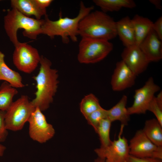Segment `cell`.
Masks as SVG:
<instances>
[{
    "label": "cell",
    "instance_id": "8992f818",
    "mask_svg": "<svg viewBox=\"0 0 162 162\" xmlns=\"http://www.w3.org/2000/svg\"><path fill=\"white\" fill-rule=\"evenodd\" d=\"M35 108L28 96L21 95L5 111V122L7 129L13 131L21 130Z\"/></svg>",
    "mask_w": 162,
    "mask_h": 162
},
{
    "label": "cell",
    "instance_id": "5bb4252c",
    "mask_svg": "<svg viewBox=\"0 0 162 162\" xmlns=\"http://www.w3.org/2000/svg\"><path fill=\"white\" fill-rule=\"evenodd\" d=\"M161 41L152 28L139 46L150 62H158L162 59Z\"/></svg>",
    "mask_w": 162,
    "mask_h": 162
},
{
    "label": "cell",
    "instance_id": "52a82bcc",
    "mask_svg": "<svg viewBox=\"0 0 162 162\" xmlns=\"http://www.w3.org/2000/svg\"><path fill=\"white\" fill-rule=\"evenodd\" d=\"M13 62L19 70L31 74L40 63L41 56L37 49L26 43H20L15 46Z\"/></svg>",
    "mask_w": 162,
    "mask_h": 162
},
{
    "label": "cell",
    "instance_id": "484cf974",
    "mask_svg": "<svg viewBox=\"0 0 162 162\" xmlns=\"http://www.w3.org/2000/svg\"><path fill=\"white\" fill-rule=\"evenodd\" d=\"M148 111L152 112L155 116L156 119L162 126V108L157 104L154 97L150 103Z\"/></svg>",
    "mask_w": 162,
    "mask_h": 162
},
{
    "label": "cell",
    "instance_id": "7402d4cb",
    "mask_svg": "<svg viewBox=\"0 0 162 162\" xmlns=\"http://www.w3.org/2000/svg\"><path fill=\"white\" fill-rule=\"evenodd\" d=\"M18 93L16 88L4 81L0 86V110L6 111L12 103L15 95Z\"/></svg>",
    "mask_w": 162,
    "mask_h": 162
},
{
    "label": "cell",
    "instance_id": "603a6c76",
    "mask_svg": "<svg viewBox=\"0 0 162 162\" xmlns=\"http://www.w3.org/2000/svg\"><path fill=\"white\" fill-rule=\"evenodd\" d=\"M101 107L98 99L91 93L85 96L80 104V111L86 119L91 113Z\"/></svg>",
    "mask_w": 162,
    "mask_h": 162
},
{
    "label": "cell",
    "instance_id": "2e32d148",
    "mask_svg": "<svg viewBox=\"0 0 162 162\" xmlns=\"http://www.w3.org/2000/svg\"><path fill=\"white\" fill-rule=\"evenodd\" d=\"M10 4L12 8L28 17L34 16L36 19L40 20L43 16L47 15L46 10L40 8L34 0H11Z\"/></svg>",
    "mask_w": 162,
    "mask_h": 162
},
{
    "label": "cell",
    "instance_id": "1f68e13d",
    "mask_svg": "<svg viewBox=\"0 0 162 162\" xmlns=\"http://www.w3.org/2000/svg\"><path fill=\"white\" fill-rule=\"evenodd\" d=\"M156 100L160 107L162 108V92L160 91L157 96L155 97Z\"/></svg>",
    "mask_w": 162,
    "mask_h": 162
},
{
    "label": "cell",
    "instance_id": "836d02e7",
    "mask_svg": "<svg viewBox=\"0 0 162 162\" xmlns=\"http://www.w3.org/2000/svg\"><path fill=\"white\" fill-rule=\"evenodd\" d=\"M94 162H105V160L104 159L98 157L94 160Z\"/></svg>",
    "mask_w": 162,
    "mask_h": 162
},
{
    "label": "cell",
    "instance_id": "4fadbf2b",
    "mask_svg": "<svg viewBox=\"0 0 162 162\" xmlns=\"http://www.w3.org/2000/svg\"><path fill=\"white\" fill-rule=\"evenodd\" d=\"M136 76L122 60L117 62L111 80L112 90L121 91L131 87L135 83Z\"/></svg>",
    "mask_w": 162,
    "mask_h": 162
},
{
    "label": "cell",
    "instance_id": "8fae6325",
    "mask_svg": "<svg viewBox=\"0 0 162 162\" xmlns=\"http://www.w3.org/2000/svg\"><path fill=\"white\" fill-rule=\"evenodd\" d=\"M130 154L138 158H155L158 146L146 136L142 130H138L129 144Z\"/></svg>",
    "mask_w": 162,
    "mask_h": 162
},
{
    "label": "cell",
    "instance_id": "5b68a950",
    "mask_svg": "<svg viewBox=\"0 0 162 162\" xmlns=\"http://www.w3.org/2000/svg\"><path fill=\"white\" fill-rule=\"evenodd\" d=\"M109 41L82 38L79 44L77 59L81 63L94 64L104 59L112 50Z\"/></svg>",
    "mask_w": 162,
    "mask_h": 162
},
{
    "label": "cell",
    "instance_id": "ba28073f",
    "mask_svg": "<svg viewBox=\"0 0 162 162\" xmlns=\"http://www.w3.org/2000/svg\"><path fill=\"white\" fill-rule=\"evenodd\" d=\"M124 127L121 124L117 140L112 141L107 146L94 150L98 157L104 159L105 162H126L130 154L128 140L122 136Z\"/></svg>",
    "mask_w": 162,
    "mask_h": 162
},
{
    "label": "cell",
    "instance_id": "d4e9b609",
    "mask_svg": "<svg viewBox=\"0 0 162 162\" xmlns=\"http://www.w3.org/2000/svg\"><path fill=\"white\" fill-rule=\"evenodd\" d=\"M107 110L101 107L90 114L86 119L88 123L93 127L96 132L100 121L107 118Z\"/></svg>",
    "mask_w": 162,
    "mask_h": 162
},
{
    "label": "cell",
    "instance_id": "7c38bea8",
    "mask_svg": "<svg viewBox=\"0 0 162 162\" xmlns=\"http://www.w3.org/2000/svg\"><path fill=\"white\" fill-rule=\"evenodd\" d=\"M122 60L137 76L144 72L150 62L139 46L125 47L122 54Z\"/></svg>",
    "mask_w": 162,
    "mask_h": 162
},
{
    "label": "cell",
    "instance_id": "30bf717a",
    "mask_svg": "<svg viewBox=\"0 0 162 162\" xmlns=\"http://www.w3.org/2000/svg\"><path fill=\"white\" fill-rule=\"evenodd\" d=\"M29 134L33 140L42 143L52 138L55 134L53 126L47 123L45 116L38 107L31 114L28 121Z\"/></svg>",
    "mask_w": 162,
    "mask_h": 162
},
{
    "label": "cell",
    "instance_id": "83f0119b",
    "mask_svg": "<svg viewBox=\"0 0 162 162\" xmlns=\"http://www.w3.org/2000/svg\"><path fill=\"white\" fill-rule=\"evenodd\" d=\"M126 162H162V160L151 158H138L130 154Z\"/></svg>",
    "mask_w": 162,
    "mask_h": 162
},
{
    "label": "cell",
    "instance_id": "277c9868",
    "mask_svg": "<svg viewBox=\"0 0 162 162\" xmlns=\"http://www.w3.org/2000/svg\"><path fill=\"white\" fill-rule=\"evenodd\" d=\"M44 19L37 20L25 16L15 9L7 10L4 18V26L5 32L15 46L20 42L17 37V32L23 29V35L32 39H35L40 34Z\"/></svg>",
    "mask_w": 162,
    "mask_h": 162
},
{
    "label": "cell",
    "instance_id": "f1b7e54d",
    "mask_svg": "<svg viewBox=\"0 0 162 162\" xmlns=\"http://www.w3.org/2000/svg\"><path fill=\"white\" fill-rule=\"evenodd\" d=\"M152 29L158 38L162 40V17H159L153 23Z\"/></svg>",
    "mask_w": 162,
    "mask_h": 162
},
{
    "label": "cell",
    "instance_id": "3957f363",
    "mask_svg": "<svg viewBox=\"0 0 162 162\" xmlns=\"http://www.w3.org/2000/svg\"><path fill=\"white\" fill-rule=\"evenodd\" d=\"M78 34L82 38L109 41L117 36L116 22L102 11L91 12L80 21Z\"/></svg>",
    "mask_w": 162,
    "mask_h": 162
},
{
    "label": "cell",
    "instance_id": "cb8c5ba5",
    "mask_svg": "<svg viewBox=\"0 0 162 162\" xmlns=\"http://www.w3.org/2000/svg\"><path fill=\"white\" fill-rule=\"evenodd\" d=\"M112 122L107 118L102 119L99 123L96 132L98 135L101 146L104 147L112 142L110 138V131Z\"/></svg>",
    "mask_w": 162,
    "mask_h": 162
},
{
    "label": "cell",
    "instance_id": "4316f807",
    "mask_svg": "<svg viewBox=\"0 0 162 162\" xmlns=\"http://www.w3.org/2000/svg\"><path fill=\"white\" fill-rule=\"evenodd\" d=\"M5 111L0 110V142H4L8 134L5 122Z\"/></svg>",
    "mask_w": 162,
    "mask_h": 162
},
{
    "label": "cell",
    "instance_id": "e575fe53",
    "mask_svg": "<svg viewBox=\"0 0 162 162\" xmlns=\"http://www.w3.org/2000/svg\"><path fill=\"white\" fill-rule=\"evenodd\" d=\"M1 1V0H0V1Z\"/></svg>",
    "mask_w": 162,
    "mask_h": 162
},
{
    "label": "cell",
    "instance_id": "ffe728a7",
    "mask_svg": "<svg viewBox=\"0 0 162 162\" xmlns=\"http://www.w3.org/2000/svg\"><path fill=\"white\" fill-rule=\"evenodd\" d=\"M142 130L153 143L162 146V126L156 118L146 120Z\"/></svg>",
    "mask_w": 162,
    "mask_h": 162
},
{
    "label": "cell",
    "instance_id": "e0dca14e",
    "mask_svg": "<svg viewBox=\"0 0 162 162\" xmlns=\"http://www.w3.org/2000/svg\"><path fill=\"white\" fill-rule=\"evenodd\" d=\"M5 55L0 51V80L9 83L15 88H22L25 86L22 82V77L17 72L10 69L4 61Z\"/></svg>",
    "mask_w": 162,
    "mask_h": 162
},
{
    "label": "cell",
    "instance_id": "ac0fdd59",
    "mask_svg": "<svg viewBox=\"0 0 162 162\" xmlns=\"http://www.w3.org/2000/svg\"><path fill=\"white\" fill-rule=\"evenodd\" d=\"M127 100V96L124 95L115 106L107 110V118L112 122L118 121L121 124L124 126L128 124L130 120V115L126 107Z\"/></svg>",
    "mask_w": 162,
    "mask_h": 162
},
{
    "label": "cell",
    "instance_id": "6da1fadb",
    "mask_svg": "<svg viewBox=\"0 0 162 162\" xmlns=\"http://www.w3.org/2000/svg\"><path fill=\"white\" fill-rule=\"evenodd\" d=\"M39 72L33 77L36 82L35 98L31 102L35 108L42 111L47 109L53 101L58 88V71L51 68L52 63L48 58L41 56Z\"/></svg>",
    "mask_w": 162,
    "mask_h": 162
},
{
    "label": "cell",
    "instance_id": "9c48e42d",
    "mask_svg": "<svg viewBox=\"0 0 162 162\" xmlns=\"http://www.w3.org/2000/svg\"><path fill=\"white\" fill-rule=\"evenodd\" d=\"M160 89V87L155 83L153 78H148L142 87L135 90L133 104L127 108L128 114L130 116L146 113L155 94Z\"/></svg>",
    "mask_w": 162,
    "mask_h": 162
},
{
    "label": "cell",
    "instance_id": "f546056e",
    "mask_svg": "<svg viewBox=\"0 0 162 162\" xmlns=\"http://www.w3.org/2000/svg\"><path fill=\"white\" fill-rule=\"evenodd\" d=\"M37 5L40 8L46 10L47 7H48L52 2V0H34Z\"/></svg>",
    "mask_w": 162,
    "mask_h": 162
},
{
    "label": "cell",
    "instance_id": "d6a6232c",
    "mask_svg": "<svg viewBox=\"0 0 162 162\" xmlns=\"http://www.w3.org/2000/svg\"><path fill=\"white\" fill-rule=\"evenodd\" d=\"M6 149L5 146L0 144V157L3 156Z\"/></svg>",
    "mask_w": 162,
    "mask_h": 162
},
{
    "label": "cell",
    "instance_id": "7a4b0ae2",
    "mask_svg": "<svg viewBox=\"0 0 162 162\" xmlns=\"http://www.w3.org/2000/svg\"><path fill=\"white\" fill-rule=\"evenodd\" d=\"M93 6L86 7L81 1L78 14L75 17H63L60 13L59 17L56 20H50L47 15L45 16L44 22L41 26L40 34L46 35L51 39L55 36L61 37L62 42L67 44L69 38L74 42L77 41L78 28L80 20L93 10Z\"/></svg>",
    "mask_w": 162,
    "mask_h": 162
},
{
    "label": "cell",
    "instance_id": "44dd1931",
    "mask_svg": "<svg viewBox=\"0 0 162 162\" xmlns=\"http://www.w3.org/2000/svg\"><path fill=\"white\" fill-rule=\"evenodd\" d=\"M93 2L105 13L118 11L123 8L132 9L136 6L132 0H94Z\"/></svg>",
    "mask_w": 162,
    "mask_h": 162
},
{
    "label": "cell",
    "instance_id": "9a60e30c",
    "mask_svg": "<svg viewBox=\"0 0 162 162\" xmlns=\"http://www.w3.org/2000/svg\"><path fill=\"white\" fill-rule=\"evenodd\" d=\"M118 35L125 47L136 44L134 31L131 19L126 16L116 22Z\"/></svg>",
    "mask_w": 162,
    "mask_h": 162
},
{
    "label": "cell",
    "instance_id": "4dcf8cb0",
    "mask_svg": "<svg viewBox=\"0 0 162 162\" xmlns=\"http://www.w3.org/2000/svg\"><path fill=\"white\" fill-rule=\"evenodd\" d=\"M149 2L153 4L157 9L160 10L162 9L161 1L160 0H150Z\"/></svg>",
    "mask_w": 162,
    "mask_h": 162
},
{
    "label": "cell",
    "instance_id": "d6986e66",
    "mask_svg": "<svg viewBox=\"0 0 162 162\" xmlns=\"http://www.w3.org/2000/svg\"><path fill=\"white\" fill-rule=\"evenodd\" d=\"M131 20L134 31L136 45L139 46L152 29L153 22L149 19L138 14Z\"/></svg>",
    "mask_w": 162,
    "mask_h": 162
}]
</instances>
